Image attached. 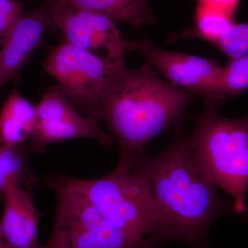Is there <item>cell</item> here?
<instances>
[{"mask_svg": "<svg viewBox=\"0 0 248 248\" xmlns=\"http://www.w3.org/2000/svg\"><path fill=\"white\" fill-rule=\"evenodd\" d=\"M175 138L160 154L142 158L130 170L146 182L162 215L169 240L206 248L209 228L218 217L233 211L221 200L217 184L196 151L190 136L177 126Z\"/></svg>", "mask_w": 248, "mask_h": 248, "instance_id": "6da1fadb", "label": "cell"}, {"mask_svg": "<svg viewBox=\"0 0 248 248\" xmlns=\"http://www.w3.org/2000/svg\"><path fill=\"white\" fill-rule=\"evenodd\" d=\"M197 94L165 81L150 62L138 69L117 67L109 77L100 99L105 120L120 151L116 170L130 171L144 157L147 145L170 127L182 125Z\"/></svg>", "mask_w": 248, "mask_h": 248, "instance_id": "7a4b0ae2", "label": "cell"}, {"mask_svg": "<svg viewBox=\"0 0 248 248\" xmlns=\"http://www.w3.org/2000/svg\"><path fill=\"white\" fill-rule=\"evenodd\" d=\"M44 184L81 195L112 224L135 237L160 246L169 241L162 215L146 182L138 173L115 169L104 177L82 179L53 172Z\"/></svg>", "mask_w": 248, "mask_h": 248, "instance_id": "3957f363", "label": "cell"}, {"mask_svg": "<svg viewBox=\"0 0 248 248\" xmlns=\"http://www.w3.org/2000/svg\"><path fill=\"white\" fill-rule=\"evenodd\" d=\"M218 108L204 102L190 138L217 186L234 200L233 212L241 215L248 188V116L230 120L218 115Z\"/></svg>", "mask_w": 248, "mask_h": 248, "instance_id": "277c9868", "label": "cell"}, {"mask_svg": "<svg viewBox=\"0 0 248 248\" xmlns=\"http://www.w3.org/2000/svg\"><path fill=\"white\" fill-rule=\"evenodd\" d=\"M50 239L44 248H160L117 228L81 195L59 186Z\"/></svg>", "mask_w": 248, "mask_h": 248, "instance_id": "5b68a950", "label": "cell"}, {"mask_svg": "<svg viewBox=\"0 0 248 248\" xmlns=\"http://www.w3.org/2000/svg\"><path fill=\"white\" fill-rule=\"evenodd\" d=\"M117 67L120 66L64 40L50 49L43 63L46 73L56 80L63 97L80 113L98 123L102 120L100 99L103 90Z\"/></svg>", "mask_w": 248, "mask_h": 248, "instance_id": "8992f818", "label": "cell"}, {"mask_svg": "<svg viewBox=\"0 0 248 248\" xmlns=\"http://www.w3.org/2000/svg\"><path fill=\"white\" fill-rule=\"evenodd\" d=\"M51 32L60 31L65 42L115 66H125V40L115 21L102 15L48 0Z\"/></svg>", "mask_w": 248, "mask_h": 248, "instance_id": "52a82bcc", "label": "cell"}, {"mask_svg": "<svg viewBox=\"0 0 248 248\" xmlns=\"http://www.w3.org/2000/svg\"><path fill=\"white\" fill-rule=\"evenodd\" d=\"M36 112L29 145L31 153L44 154L48 145L74 139H92L104 146L113 143L112 135L102 130L98 122L81 115L63 97L56 84L44 93Z\"/></svg>", "mask_w": 248, "mask_h": 248, "instance_id": "ba28073f", "label": "cell"}, {"mask_svg": "<svg viewBox=\"0 0 248 248\" xmlns=\"http://www.w3.org/2000/svg\"><path fill=\"white\" fill-rule=\"evenodd\" d=\"M127 50L141 54L167 79L178 87L205 98L219 79L222 66L202 57L158 48L151 40H125Z\"/></svg>", "mask_w": 248, "mask_h": 248, "instance_id": "9c48e42d", "label": "cell"}, {"mask_svg": "<svg viewBox=\"0 0 248 248\" xmlns=\"http://www.w3.org/2000/svg\"><path fill=\"white\" fill-rule=\"evenodd\" d=\"M51 29L48 0L18 19L0 41V89L27 64L34 52L43 45L46 31Z\"/></svg>", "mask_w": 248, "mask_h": 248, "instance_id": "30bf717a", "label": "cell"}, {"mask_svg": "<svg viewBox=\"0 0 248 248\" xmlns=\"http://www.w3.org/2000/svg\"><path fill=\"white\" fill-rule=\"evenodd\" d=\"M4 213L0 233L9 248H44L38 241L40 213L31 189L13 186L1 197Z\"/></svg>", "mask_w": 248, "mask_h": 248, "instance_id": "8fae6325", "label": "cell"}, {"mask_svg": "<svg viewBox=\"0 0 248 248\" xmlns=\"http://www.w3.org/2000/svg\"><path fill=\"white\" fill-rule=\"evenodd\" d=\"M36 106L13 91L0 111V143L18 146L30 138L35 127Z\"/></svg>", "mask_w": 248, "mask_h": 248, "instance_id": "7c38bea8", "label": "cell"}, {"mask_svg": "<svg viewBox=\"0 0 248 248\" xmlns=\"http://www.w3.org/2000/svg\"><path fill=\"white\" fill-rule=\"evenodd\" d=\"M77 9L92 11L136 29L156 21L148 0H55Z\"/></svg>", "mask_w": 248, "mask_h": 248, "instance_id": "4fadbf2b", "label": "cell"}, {"mask_svg": "<svg viewBox=\"0 0 248 248\" xmlns=\"http://www.w3.org/2000/svg\"><path fill=\"white\" fill-rule=\"evenodd\" d=\"M28 149L24 144L5 146L0 143V197L13 186L31 189L37 177L31 169Z\"/></svg>", "mask_w": 248, "mask_h": 248, "instance_id": "5bb4252c", "label": "cell"}, {"mask_svg": "<svg viewBox=\"0 0 248 248\" xmlns=\"http://www.w3.org/2000/svg\"><path fill=\"white\" fill-rule=\"evenodd\" d=\"M248 89V55L232 59L226 66L222 67L216 86L203 100L219 107L228 98L236 97Z\"/></svg>", "mask_w": 248, "mask_h": 248, "instance_id": "9a60e30c", "label": "cell"}, {"mask_svg": "<svg viewBox=\"0 0 248 248\" xmlns=\"http://www.w3.org/2000/svg\"><path fill=\"white\" fill-rule=\"evenodd\" d=\"M235 16L217 10L197 6L195 27L184 37L202 39L213 45L234 24Z\"/></svg>", "mask_w": 248, "mask_h": 248, "instance_id": "2e32d148", "label": "cell"}, {"mask_svg": "<svg viewBox=\"0 0 248 248\" xmlns=\"http://www.w3.org/2000/svg\"><path fill=\"white\" fill-rule=\"evenodd\" d=\"M213 45L231 60L248 55V23L232 24Z\"/></svg>", "mask_w": 248, "mask_h": 248, "instance_id": "e0dca14e", "label": "cell"}, {"mask_svg": "<svg viewBox=\"0 0 248 248\" xmlns=\"http://www.w3.org/2000/svg\"><path fill=\"white\" fill-rule=\"evenodd\" d=\"M23 14V5L17 0H0V41L3 40Z\"/></svg>", "mask_w": 248, "mask_h": 248, "instance_id": "ac0fdd59", "label": "cell"}, {"mask_svg": "<svg viewBox=\"0 0 248 248\" xmlns=\"http://www.w3.org/2000/svg\"><path fill=\"white\" fill-rule=\"evenodd\" d=\"M240 0H197V6L217 10L235 16Z\"/></svg>", "mask_w": 248, "mask_h": 248, "instance_id": "d6986e66", "label": "cell"}, {"mask_svg": "<svg viewBox=\"0 0 248 248\" xmlns=\"http://www.w3.org/2000/svg\"><path fill=\"white\" fill-rule=\"evenodd\" d=\"M0 248H9V247H8L7 244H6L4 239H3L1 233H0Z\"/></svg>", "mask_w": 248, "mask_h": 248, "instance_id": "ffe728a7", "label": "cell"}]
</instances>
